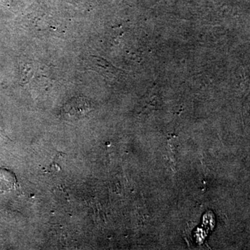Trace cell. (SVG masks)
Here are the masks:
<instances>
[{
    "label": "cell",
    "mask_w": 250,
    "mask_h": 250,
    "mask_svg": "<svg viewBox=\"0 0 250 250\" xmlns=\"http://www.w3.org/2000/svg\"><path fill=\"white\" fill-rule=\"evenodd\" d=\"M63 113L72 120L84 118L91 111V104L86 98L79 97L67 101L63 106Z\"/></svg>",
    "instance_id": "6da1fadb"
},
{
    "label": "cell",
    "mask_w": 250,
    "mask_h": 250,
    "mask_svg": "<svg viewBox=\"0 0 250 250\" xmlns=\"http://www.w3.org/2000/svg\"><path fill=\"white\" fill-rule=\"evenodd\" d=\"M18 187L17 177L12 170L0 167V190L9 191Z\"/></svg>",
    "instance_id": "7a4b0ae2"
}]
</instances>
